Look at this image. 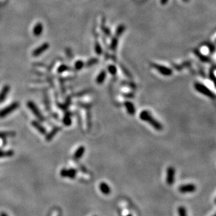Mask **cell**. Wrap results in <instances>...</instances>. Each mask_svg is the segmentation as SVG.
<instances>
[{"label": "cell", "instance_id": "6da1fadb", "mask_svg": "<svg viewBox=\"0 0 216 216\" xmlns=\"http://www.w3.org/2000/svg\"><path fill=\"white\" fill-rule=\"evenodd\" d=\"M140 118H141L142 120H143V121L149 123L154 129L157 130V131H161V130L163 129L162 124H161L158 120L155 119L148 111L147 110L143 111L140 113Z\"/></svg>", "mask_w": 216, "mask_h": 216}, {"label": "cell", "instance_id": "7a4b0ae2", "mask_svg": "<svg viewBox=\"0 0 216 216\" xmlns=\"http://www.w3.org/2000/svg\"><path fill=\"white\" fill-rule=\"evenodd\" d=\"M194 88H195L196 90H197L198 92L201 93L202 95H205V96L209 97V98L213 99V100H215L216 98L215 95L212 92L211 89H209L204 84H201V83H194Z\"/></svg>", "mask_w": 216, "mask_h": 216}, {"label": "cell", "instance_id": "3957f363", "mask_svg": "<svg viewBox=\"0 0 216 216\" xmlns=\"http://www.w3.org/2000/svg\"><path fill=\"white\" fill-rule=\"evenodd\" d=\"M19 106H20L19 102H15L11 104L9 106L4 108L3 109L0 110V118H4L7 117L8 115L11 113L16 110L17 108H19Z\"/></svg>", "mask_w": 216, "mask_h": 216}, {"label": "cell", "instance_id": "277c9868", "mask_svg": "<svg viewBox=\"0 0 216 216\" xmlns=\"http://www.w3.org/2000/svg\"><path fill=\"white\" fill-rule=\"evenodd\" d=\"M27 106L29 108H30L31 111L32 112V113L37 118H38L40 121H44V118L43 116V115L42 114V113L40 110H39L38 107L36 106V104L34 103H33L32 102H28L27 103Z\"/></svg>", "mask_w": 216, "mask_h": 216}, {"label": "cell", "instance_id": "5b68a950", "mask_svg": "<svg viewBox=\"0 0 216 216\" xmlns=\"http://www.w3.org/2000/svg\"><path fill=\"white\" fill-rule=\"evenodd\" d=\"M176 169L173 167H168L166 171V183L168 185H172L175 182Z\"/></svg>", "mask_w": 216, "mask_h": 216}, {"label": "cell", "instance_id": "8992f818", "mask_svg": "<svg viewBox=\"0 0 216 216\" xmlns=\"http://www.w3.org/2000/svg\"><path fill=\"white\" fill-rule=\"evenodd\" d=\"M77 171L75 169H63L60 170V174L63 178H75L77 175Z\"/></svg>", "mask_w": 216, "mask_h": 216}, {"label": "cell", "instance_id": "52a82bcc", "mask_svg": "<svg viewBox=\"0 0 216 216\" xmlns=\"http://www.w3.org/2000/svg\"><path fill=\"white\" fill-rule=\"evenodd\" d=\"M196 187L194 184H187L182 185L178 188L179 192L181 193H190V192H195Z\"/></svg>", "mask_w": 216, "mask_h": 216}, {"label": "cell", "instance_id": "ba28073f", "mask_svg": "<svg viewBox=\"0 0 216 216\" xmlns=\"http://www.w3.org/2000/svg\"><path fill=\"white\" fill-rule=\"evenodd\" d=\"M153 67H154L157 71H158L159 73H161V74L163 76H171L173 73L172 70L169 69L168 67H164V66H161L159 65H157V64H153L152 65Z\"/></svg>", "mask_w": 216, "mask_h": 216}, {"label": "cell", "instance_id": "9c48e42d", "mask_svg": "<svg viewBox=\"0 0 216 216\" xmlns=\"http://www.w3.org/2000/svg\"><path fill=\"white\" fill-rule=\"evenodd\" d=\"M48 47H49V44H48V43H44V44H43L42 45V46H39L37 48H36V49L32 52V55L34 56V57L40 55L42 52L46 51V50L48 48Z\"/></svg>", "mask_w": 216, "mask_h": 216}, {"label": "cell", "instance_id": "30bf717a", "mask_svg": "<svg viewBox=\"0 0 216 216\" xmlns=\"http://www.w3.org/2000/svg\"><path fill=\"white\" fill-rule=\"evenodd\" d=\"M32 125L35 128L40 134H43V135H46V129L44 128V126H43L40 122L37 121V120H32Z\"/></svg>", "mask_w": 216, "mask_h": 216}, {"label": "cell", "instance_id": "8fae6325", "mask_svg": "<svg viewBox=\"0 0 216 216\" xmlns=\"http://www.w3.org/2000/svg\"><path fill=\"white\" fill-rule=\"evenodd\" d=\"M9 91H10V86L9 85H4L2 89L0 92V103L3 102L4 101L6 100L8 94H9Z\"/></svg>", "mask_w": 216, "mask_h": 216}, {"label": "cell", "instance_id": "7c38bea8", "mask_svg": "<svg viewBox=\"0 0 216 216\" xmlns=\"http://www.w3.org/2000/svg\"><path fill=\"white\" fill-rule=\"evenodd\" d=\"M61 129V127H59V126H57V127H55L53 128V129L49 133L46 134V141H51L52 139H53V138L55 137V136L57 134V133L58 132L60 131V130Z\"/></svg>", "mask_w": 216, "mask_h": 216}, {"label": "cell", "instance_id": "4fadbf2b", "mask_svg": "<svg viewBox=\"0 0 216 216\" xmlns=\"http://www.w3.org/2000/svg\"><path fill=\"white\" fill-rule=\"evenodd\" d=\"M84 153H85V148L84 146H83V145H81V146H79L78 148L77 149L75 153H74L73 159H75V160H78V159H81V157H82Z\"/></svg>", "mask_w": 216, "mask_h": 216}, {"label": "cell", "instance_id": "5bb4252c", "mask_svg": "<svg viewBox=\"0 0 216 216\" xmlns=\"http://www.w3.org/2000/svg\"><path fill=\"white\" fill-rule=\"evenodd\" d=\"M99 188H100L101 192H103V193L105 194V195H108V194H110L111 189L110 188V186H109L105 182L100 183V185H99Z\"/></svg>", "mask_w": 216, "mask_h": 216}, {"label": "cell", "instance_id": "9a60e30c", "mask_svg": "<svg viewBox=\"0 0 216 216\" xmlns=\"http://www.w3.org/2000/svg\"><path fill=\"white\" fill-rule=\"evenodd\" d=\"M124 106H125L128 114H130V115L135 114V106H134L133 103L131 102H126L125 103H124Z\"/></svg>", "mask_w": 216, "mask_h": 216}, {"label": "cell", "instance_id": "2e32d148", "mask_svg": "<svg viewBox=\"0 0 216 216\" xmlns=\"http://www.w3.org/2000/svg\"><path fill=\"white\" fill-rule=\"evenodd\" d=\"M43 32V25L41 23H39L35 25V26L33 28V34L34 36H38L42 34Z\"/></svg>", "mask_w": 216, "mask_h": 216}, {"label": "cell", "instance_id": "e0dca14e", "mask_svg": "<svg viewBox=\"0 0 216 216\" xmlns=\"http://www.w3.org/2000/svg\"><path fill=\"white\" fill-rule=\"evenodd\" d=\"M16 135L15 132L8 131V132H0V139H6L7 137H13Z\"/></svg>", "mask_w": 216, "mask_h": 216}, {"label": "cell", "instance_id": "ac0fdd59", "mask_svg": "<svg viewBox=\"0 0 216 216\" xmlns=\"http://www.w3.org/2000/svg\"><path fill=\"white\" fill-rule=\"evenodd\" d=\"M13 155H14V152H13V150H9L7 151H4L0 149V158H1V157H12Z\"/></svg>", "mask_w": 216, "mask_h": 216}, {"label": "cell", "instance_id": "d6986e66", "mask_svg": "<svg viewBox=\"0 0 216 216\" xmlns=\"http://www.w3.org/2000/svg\"><path fill=\"white\" fill-rule=\"evenodd\" d=\"M106 77V72L105 71H102L99 73V75L98 76L96 79V83L98 84H102L103 83V81H105Z\"/></svg>", "mask_w": 216, "mask_h": 216}, {"label": "cell", "instance_id": "ffe728a7", "mask_svg": "<svg viewBox=\"0 0 216 216\" xmlns=\"http://www.w3.org/2000/svg\"><path fill=\"white\" fill-rule=\"evenodd\" d=\"M63 123L66 126H70L72 124L71 116L70 113H67L63 118Z\"/></svg>", "mask_w": 216, "mask_h": 216}, {"label": "cell", "instance_id": "44dd1931", "mask_svg": "<svg viewBox=\"0 0 216 216\" xmlns=\"http://www.w3.org/2000/svg\"><path fill=\"white\" fill-rule=\"evenodd\" d=\"M178 213L179 216H187V209L184 206H180L178 209Z\"/></svg>", "mask_w": 216, "mask_h": 216}, {"label": "cell", "instance_id": "7402d4cb", "mask_svg": "<svg viewBox=\"0 0 216 216\" xmlns=\"http://www.w3.org/2000/svg\"><path fill=\"white\" fill-rule=\"evenodd\" d=\"M195 53H196V56H198V57L199 58V59L201 60V61L206 62H209V58L205 57V56H204L203 55H201V54L200 53V52H198V51H195Z\"/></svg>", "mask_w": 216, "mask_h": 216}, {"label": "cell", "instance_id": "603a6c76", "mask_svg": "<svg viewBox=\"0 0 216 216\" xmlns=\"http://www.w3.org/2000/svg\"><path fill=\"white\" fill-rule=\"evenodd\" d=\"M124 30H125V26H124V25H120V26L118 28L117 30H116V36H120V35L123 33Z\"/></svg>", "mask_w": 216, "mask_h": 216}, {"label": "cell", "instance_id": "cb8c5ba5", "mask_svg": "<svg viewBox=\"0 0 216 216\" xmlns=\"http://www.w3.org/2000/svg\"><path fill=\"white\" fill-rule=\"evenodd\" d=\"M83 66H84V63H83L82 61H81V60H79V61H77L75 63V69L77 70H79L81 69Z\"/></svg>", "mask_w": 216, "mask_h": 216}, {"label": "cell", "instance_id": "d4e9b609", "mask_svg": "<svg viewBox=\"0 0 216 216\" xmlns=\"http://www.w3.org/2000/svg\"><path fill=\"white\" fill-rule=\"evenodd\" d=\"M108 71L111 74L115 75L116 73V68L114 65H110L108 67Z\"/></svg>", "mask_w": 216, "mask_h": 216}, {"label": "cell", "instance_id": "484cf974", "mask_svg": "<svg viewBox=\"0 0 216 216\" xmlns=\"http://www.w3.org/2000/svg\"><path fill=\"white\" fill-rule=\"evenodd\" d=\"M116 45H117V39H113L112 44H111V48H112V50L115 49L116 47Z\"/></svg>", "mask_w": 216, "mask_h": 216}, {"label": "cell", "instance_id": "4316f807", "mask_svg": "<svg viewBox=\"0 0 216 216\" xmlns=\"http://www.w3.org/2000/svg\"><path fill=\"white\" fill-rule=\"evenodd\" d=\"M95 49H96V52L98 54H100L101 52H102V49H101L100 46L98 44V43H97V44H96V46H95Z\"/></svg>", "mask_w": 216, "mask_h": 216}, {"label": "cell", "instance_id": "83f0119b", "mask_svg": "<svg viewBox=\"0 0 216 216\" xmlns=\"http://www.w3.org/2000/svg\"><path fill=\"white\" fill-rule=\"evenodd\" d=\"M67 69H68L67 67H66L65 65H63V66H61L59 69H58V72H60H60H63V71H65V70Z\"/></svg>", "mask_w": 216, "mask_h": 216}, {"label": "cell", "instance_id": "f1b7e54d", "mask_svg": "<svg viewBox=\"0 0 216 216\" xmlns=\"http://www.w3.org/2000/svg\"><path fill=\"white\" fill-rule=\"evenodd\" d=\"M210 77H211V79L212 80V81H213L214 85H215V86L216 87V78H215V76L213 74V73H211V74H210Z\"/></svg>", "mask_w": 216, "mask_h": 216}, {"label": "cell", "instance_id": "f546056e", "mask_svg": "<svg viewBox=\"0 0 216 216\" xmlns=\"http://www.w3.org/2000/svg\"><path fill=\"white\" fill-rule=\"evenodd\" d=\"M97 60H98L97 59H93V60H91V61H89V62H88V63H87V65H88V66H90V65H93V64L96 63V62H97Z\"/></svg>", "mask_w": 216, "mask_h": 216}, {"label": "cell", "instance_id": "4dcf8cb0", "mask_svg": "<svg viewBox=\"0 0 216 216\" xmlns=\"http://www.w3.org/2000/svg\"><path fill=\"white\" fill-rule=\"evenodd\" d=\"M168 0H161V3L162 5H165L168 2Z\"/></svg>", "mask_w": 216, "mask_h": 216}, {"label": "cell", "instance_id": "1f68e13d", "mask_svg": "<svg viewBox=\"0 0 216 216\" xmlns=\"http://www.w3.org/2000/svg\"><path fill=\"white\" fill-rule=\"evenodd\" d=\"M0 216H9V215H8L6 213H4V212H1V213H0Z\"/></svg>", "mask_w": 216, "mask_h": 216}, {"label": "cell", "instance_id": "d6a6232c", "mask_svg": "<svg viewBox=\"0 0 216 216\" xmlns=\"http://www.w3.org/2000/svg\"><path fill=\"white\" fill-rule=\"evenodd\" d=\"M126 216H132V215H131V214H129V215H127Z\"/></svg>", "mask_w": 216, "mask_h": 216}, {"label": "cell", "instance_id": "836d02e7", "mask_svg": "<svg viewBox=\"0 0 216 216\" xmlns=\"http://www.w3.org/2000/svg\"><path fill=\"white\" fill-rule=\"evenodd\" d=\"M183 1H187L188 0H183Z\"/></svg>", "mask_w": 216, "mask_h": 216}, {"label": "cell", "instance_id": "e575fe53", "mask_svg": "<svg viewBox=\"0 0 216 216\" xmlns=\"http://www.w3.org/2000/svg\"><path fill=\"white\" fill-rule=\"evenodd\" d=\"M213 216H216V213H215V214H214V215H213Z\"/></svg>", "mask_w": 216, "mask_h": 216}, {"label": "cell", "instance_id": "d590c367", "mask_svg": "<svg viewBox=\"0 0 216 216\" xmlns=\"http://www.w3.org/2000/svg\"><path fill=\"white\" fill-rule=\"evenodd\" d=\"M215 203L216 204V198H215Z\"/></svg>", "mask_w": 216, "mask_h": 216}]
</instances>
